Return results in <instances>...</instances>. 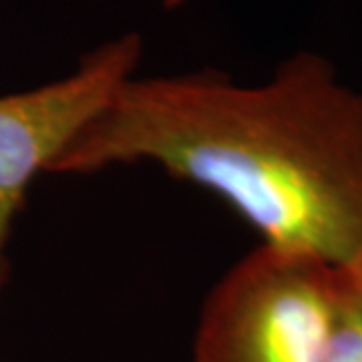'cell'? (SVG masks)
<instances>
[{"label":"cell","mask_w":362,"mask_h":362,"mask_svg":"<svg viewBox=\"0 0 362 362\" xmlns=\"http://www.w3.org/2000/svg\"><path fill=\"white\" fill-rule=\"evenodd\" d=\"M151 163L221 199L262 244L362 258V93L298 51L244 85L220 69L131 77L49 173Z\"/></svg>","instance_id":"cell-1"},{"label":"cell","mask_w":362,"mask_h":362,"mask_svg":"<svg viewBox=\"0 0 362 362\" xmlns=\"http://www.w3.org/2000/svg\"><path fill=\"white\" fill-rule=\"evenodd\" d=\"M342 286V266L259 244L207 294L194 362H324Z\"/></svg>","instance_id":"cell-2"},{"label":"cell","mask_w":362,"mask_h":362,"mask_svg":"<svg viewBox=\"0 0 362 362\" xmlns=\"http://www.w3.org/2000/svg\"><path fill=\"white\" fill-rule=\"evenodd\" d=\"M141 52V37L125 33L87 52L65 77L0 97V304L11 280L14 221L30 183L135 77Z\"/></svg>","instance_id":"cell-3"},{"label":"cell","mask_w":362,"mask_h":362,"mask_svg":"<svg viewBox=\"0 0 362 362\" xmlns=\"http://www.w3.org/2000/svg\"><path fill=\"white\" fill-rule=\"evenodd\" d=\"M344 286L324 362H362V258L342 266Z\"/></svg>","instance_id":"cell-4"},{"label":"cell","mask_w":362,"mask_h":362,"mask_svg":"<svg viewBox=\"0 0 362 362\" xmlns=\"http://www.w3.org/2000/svg\"><path fill=\"white\" fill-rule=\"evenodd\" d=\"M185 2H187V0H161V4H163L168 11H177V8H181Z\"/></svg>","instance_id":"cell-5"}]
</instances>
